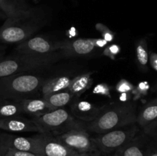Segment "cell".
<instances>
[{"instance_id": "1", "label": "cell", "mask_w": 157, "mask_h": 156, "mask_svg": "<svg viewBox=\"0 0 157 156\" xmlns=\"http://www.w3.org/2000/svg\"><path fill=\"white\" fill-rule=\"evenodd\" d=\"M135 104L131 102L105 107L94 119L84 125L86 130L96 134H102L111 130L136 123Z\"/></svg>"}, {"instance_id": "2", "label": "cell", "mask_w": 157, "mask_h": 156, "mask_svg": "<svg viewBox=\"0 0 157 156\" xmlns=\"http://www.w3.org/2000/svg\"><path fill=\"white\" fill-rule=\"evenodd\" d=\"M45 79L32 73H18L0 78V98L21 99L39 92Z\"/></svg>"}, {"instance_id": "3", "label": "cell", "mask_w": 157, "mask_h": 156, "mask_svg": "<svg viewBox=\"0 0 157 156\" xmlns=\"http://www.w3.org/2000/svg\"><path fill=\"white\" fill-rule=\"evenodd\" d=\"M62 58L60 52L43 57H32L14 54L0 61V78L28 73L44 68Z\"/></svg>"}, {"instance_id": "4", "label": "cell", "mask_w": 157, "mask_h": 156, "mask_svg": "<svg viewBox=\"0 0 157 156\" xmlns=\"http://www.w3.org/2000/svg\"><path fill=\"white\" fill-rule=\"evenodd\" d=\"M35 123L42 129L43 133L55 136L73 128L84 127L81 122L75 119L65 109L52 110L41 116L32 118Z\"/></svg>"}, {"instance_id": "5", "label": "cell", "mask_w": 157, "mask_h": 156, "mask_svg": "<svg viewBox=\"0 0 157 156\" xmlns=\"http://www.w3.org/2000/svg\"><path fill=\"white\" fill-rule=\"evenodd\" d=\"M137 124H131L122 128L98 134L93 140L101 153L110 154L131 141L140 132Z\"/></svg>"}, {"instance_id": "6", "label": "cell", "mask_w": 157, "mask_h": 156, "mask_svg": "<svg viewBox=\"0 0 157 156\" xmlns=\"http://www.w3.org/2000/svg\"><path fill=\"white\" fill-rule=\"evenodd\" d=\"M41 26L37 17L25 21H12L6 18L0 27V43L19 44L30 38Z\"/></svg>"}, {"instance_id": "7", "label": "cell", "mask_w": 157, "mask_h": 156, "mask_svg": "<svg viewBox=\"0 0 157 156\" xmlns=\"http://www.w3.org/2000/svg\"><path fill=\"white\" fill-rule=\"evenodd\" d=\"M54 137L71 149L81 154L91 156H99L101 154L97 148L93 138L90 137L88 131L84 127L73 128Z\"/></svg>"}, {"instance_id": "8", "label": "cell", "mask_w": 157, "mask_h": 156, "mask_svg": "<svg viewBox=\"0 0 157 156\" xmlns=\"http://www.w3.org/2000/svg\"><path fill=\"white\" fill-rule=\"evenodd\" d=\"M58 52V41L54 42L43 36H36L17 44L15 54L32 57H43Z\"/></svg>"}, {"instance_id": "9", "label": "cell", "mask_w": 157, "mask_h": 156, "mask_svg": "<svg viewBox=\"0 0 157 156\" xmlns=\"http://www.w3.org/2000/svg\"><path fill=\"white\" fill-rule=\"evenodd\" d=\"M35 138L38 144V154L43 156H91L71 149L52 135L39 133Z\"/></svg>"}, {"instance_id": "10", "label": "cell", "mask_w": 157, "mask_h": 156, "mask_svg": "<svg viewBox=\"0 0 157 156\" xmlns=\"http://www.w3.org/2000/svg\"><path fill=\"white\" fill-rule=\"evenodd\" d=\"M58 52L62 58L89 55L95 50L93 38H78L71 41H58Z\"/></svg>"}, {"instance_id": "11", "label": "cell", "mask_w": 157, "mask_h": 156, "mask_svg": "<svg viewBox=\"0 0 157 156\" xmlns=\"http://www.w3.org/2000/svg\"><path fill=\"white\" fill-rule=\"evenodd\" d=\"M0 130L11 133H43L42 129L33 119L24 117L22 115L0 119Z\"/></svg>"}, {"instance_id": "12", "label": "cell", "mask_w": 157, "mask_h": 156, "mask_svg": "<svg viewBox=\"0 0 157 156\" xmlns=\"http://www.w3.org/2000/svg\"><path fill=\"white\" fill-rule=\"evenodd\" d=\"M0 11L8 19L25 21L36 18V12L32 9L22 6L18 0H0Z\"/></svg>"}, {"instance_id": "13", "label": "cell", "mask_w": 157, "mask_h": 156, "mask_svg": "<svg viewBox=\"0 0 157 156\" xmlns=\"http://www.w3.org/2000/svg\"><path fill=\"white\" fill-rule=\"evenodd\" d=\"M0 142L7 148L38 154V144L35 136L24 137L10 133L0 132Z\"/></svg>"}, {"instance_id": "14", "label": "cell", "mask_w": 157, "mask_h": 156, "mask_svg": "<svg viewBox=\"0 0 157 156\" xmlns=\"http://www.w3.org/2000/svg\"><path fill=\"white\" fill-rule=\"evenodd\" d=\"M150 136L143 131L131 141L117 150L113 156H147Z\"/></svg>"}, {"instance_id": "15", "label": "cell", "mask_w": 157, "mask_h": 156, "mask_svg": "<svg viewBox=\"0 0 157 156\" xmlns=\"http://www.w3.org/2000/svg\"><path fill=\"white\" fill-rule=\"evenodd\" d=\"M105 106H96L87 101L78 100L72 105V114L78 119L90 122L94 120L104 110Z\"/></svg>"}, {"instance_id": "16", "label": "cell", "mask_w": 157, "mask_h": 156, "mask_svg": "<svg viewBox=\"0 0 157 156\" xmlns=\"http://www.w3.org/2000/svg\"><path fill=\"white\" fill-rule=\"evenodd\" d=\"M24 114L29 115L32 118L41 116L42 115L52 111V109L42 97L40 99L35 98H25L21 99Z\"/></svg>"}, {"instance_id": "17", "label": "cell", "mask_w": 157, "mask_h": 156, "mask_svg": "<svg viewBox=\"0 0 157 156\" xmlns=\"http://www.w3.org/2000/svg\"><path fill=\"white\" fill-rule=\"evenodd\" d=\"M71 78L68 76H59L44 80L40 87L39 93L41 96L67 90L70 86Z\"/></svg>"}, {"instance_id": "18", "label": "cell", "mask_w": 157, "mask_h": 156, "mask_svg": "<svg viewBox=\"0 0 157 156\" xmlns=\"http://www.w3.org/2000/svg\"><path fill=\"white\" fill-rule=\"evenodd\" d=\"M157 119V98L147 102L136 115V122L138 126L142 129L147 128L152 122Z\"/></svg>"}, {"instance_id": "19", "label": "cell", "mask_w": 157, "mask_h": 156, "mask_svg": "<svg viewBox=\"0 0 157 156\" xmlns=\"http://www.w3.org/2000/svg\"><path fill=\"white\" fill-rule=\"evenodd\" d=\"M94 72H87L72 78L67 90L75 96H80L90 88L93 84L92 74Z\"/></svg>"}, {"instance_id": "20", "label": "cell", "mask_w": 157, "mask_h": 156, "mask_svg": "<svg viewBox=\"0 0 157 156\" xmlns=\"http://www.w3.org/2000/svg\"><path fill=\"white\" fill-rule=\"evenodd\" d=\"M136 61L137 67L143 73L149 71L148 41L146 37L138 40L136 43Z\"/></svg>"}, {"instance_id": "21", "label": "cell", "mask_w": 157, "mask_h": 156, "mask_svg": "<svg viewBox=\"0 0 157 156\" xmlns=\"http://www.w3.org/2000/svg\"><path fill=\"white\" fill-rule=\"evenodd\" d=\"M24 114L20 99L0 98V119L21 116Z\"/></svg>"}, {"instance_id": "22", "label": "cell", "mask_w": 157, "mask_h": 156, "mask_svg": "<svg viewBox=\"0 0 157 156\" xmlns=\"http://www.w3.org/2000/svg\"><path fill=\"white\" fill-rule=\"evenodd\" d=\"M74 96H75L67 90L58 93L46 95L41 97L47 102L52 110H55L57 109L63 108L67 105L72 100Z\"/></svg>"}, {"instance_id": "23", "label": "cell", "mask_w": 157, "mask_h": 156, "mask_svg": "<svg viewBox=\"0 0 157 156\" xmlns=\"http://www.w3.org/2000/svg\"><path fill=\"white\" fill-rule=\"evenodd\" d=\"M149 90H150V84L146 81H142L137 84V86H135L134 90L132 92L133 99H140L141 97H144L148 93Z\"/></svg>"}, {"instance_id": "24", "label": "cell", "mask_w": 157, "mask_h": 156, "mask_svg": "<svg viewBox=\"0 0 157 156\" xmlns=\"http://www.w3.org/2000/svg\"><path fill=\"white\" fill-rule=\"evenodd\" d=\"M95 28L98 32H101L103 37L102 38H104L108 43L112 42L115 39V34L109 28H107L105 24H102V23H97Z\"/></svg>"}, {"instance_id": "25", "label": "cell", "mask_w": 157, "mask_h": 156, "mask_svg": "<svg viewBox=\"0 0 157 156\" xmlns=\"http://www.w3.org/2000/svg\"><path fill=\"white\" fill-rule=\"evenodd\" d=\"M135 86L132 83L126 79H121L119 82L117 84L115 90L117 93H131L134 90Z\"/></svg>"}, {"instance_id": "26", "label": "cell", "mask_w": 157, "mask_h": 156, "mask_svg": "<svg viewBox=\"0 0 157 156\" xmlns=\"http://www.w3.org/2000/svg\"><path fill=\"white\" fill-rule=\"evenodd\" d=\"M121 51V47L118 44H113L107 45L103 50V55L110 58L111 60L116 59V56Z\"/></svg>"}, {"instance_id": "27", "label": "cell", "mask_w": 157, "mask_h": 156, "mask_svg": "<svg viewBox=\"0 0 157 156\" xmlns=\"http://www.w3.org/2000/svg\"><path fill=\"white\" fill-rule=\"evenodd\" d=\"M150 136V140L147 147V156H157V130Z\"/></svg>"}, {"instance_id": "28", "label": "cell", "mask_w": 157, "mask_h": 156, "mask_svg": "<svg viewBox=\"0 0 157 156\" xmlns=\"http://www.w3.org/2000/svg\"><path fill=\"white\" fill-rule=\"evenodd\" d=\"M93 93L100 96H106V97H111V93H110V87L108 84L105 83H101L98 84L94 87L93 90Z\"/></svg>"}, {"instance_id": "29", "label": "cell", "mask_w": 157, "mask_h": 156, "mask_svg": "<svg viewBox=\"0 0 157 156\" xmlns=\"http://www.w3.org/2000/svg\"><path fill=\"white\" fill-rule=\"evenodd\" d=\"M5 156H43L41 154H36V153L30 152V151H17V150L7 148Z\"/></svg>"}, {"instance_id": "30", "label": "cell", "mask_w": 157, "mask_h": 156, "mask_svg": "<svg viewBox=\"0 0 157 156\" xmlns=\"http://www.w3.org/2000/svg\"><path fill=\"white\" fill-rule=\"evenodd\" d=\"M149 64L157 72V53L156 52L149 51Z\"/></svg>"}, {"instance_id": "31", "label": "cell", "mask_w": 157, "mask_h": 156, "mask_svg": "<svg viewBox=\"0 0 157 156\" xmlns=\"http://www.w3.org/2000/svg\"><path fill=\"white\" fill-rule=\"evenodd\" d=\"M94 44L96 48H103L105 47L108 44V42L104 39V38H93Z\"/></svg>"}, {"instance_id": "32", "label": "cell", "mask_w": 157, "mask_h": 156, "mask_svg": "<svg viewBox=\"0 0 157 156\" xmlns=\"http://www.w3.org/2000/svg\"><path fill=\"white\" fill-rule=\"evenodd\" d=\"M133 98V95L131 93H120L119 99L121 102L125 103V102H129L130 99Z\"/></svg>"}, {"instance_id": "33", "label": "cell", "mask_w": 157, "mask_h": 156, "mask_svg": "<svg viewBox=\"0 0 157 156\" xmlns=\"http://www.w3.org/2000/svg\"><path fill=\"white\" fill-rule=\"evenodd\" d=\"M157 130V119L155 122H152L150 125H149L147 128H145L144 129H143V131L144 132L147 134L150 135L151 133H153V132Z\"/></svg>"}, {"instance_id": "34", "label": "cell", "mask_w": 157, "mask_h": 156, "mask_svg": "<svg viewBox=\"0 0 157 156\" xmlns=\"http://www.w3.org/2000/svg\"><path fill=\"white\" fill-rule=\"evenodd\" d=\"M6 150H7V148L0 142V156H5Z\"/></svg>"}, {"instance_id": "35", "label": "cell", "mask_w": 157, "mask_h": 156, "mask_svg": "<svg viewBox=\"0 0 157 156\" xmlns=\"http://www.w3.org/2000/svg\"><path fill=\"white\" fill-rule=\"evenodd\" d=\"M5 54H6L5 50H0V61H2L5 58Z\"/></svg>"}, {"instance_id": "36", "label": "cell", "mask_w": 157, "mask_h": 156, "mask_svg": "<svg viewBox=\"0 0 157 156\" xmlns=\"http://www.w3.org/2000/svg\"><path fill=\"white\" fill-rule=\"evenodd\" d=\"M6 18H7V17H6V15H5L2 12H1V11H0V19H6Z\"/></svg>"}, {"instance_id": "37", "label": "cell", "mask_w": 157, "mask_h": 156, "mask_svg": "<svg viewBox=\"0 0 157 156\" xmlns=\"http://www.w3.org/2000/svg\"><path fill=\"white\" fill-rule=\"evenodd\" d=\"M0 50H6V47H5V46L1 45V44H0Z\"/></svg>"}, {"instance_id": "38", "label": "cell", "mask_w": 157, "mask_h": 156, "mask_svg": "<svg viewBox=\"0 0 157 156\" xmlns=\"http://www.w3.org/2000/svg\"><path fill=\"white\" fill-rule=\"evenodd\" d=\"M155 91L157 93V84H156V87H155Z\"/></svg>"}]
</instances>
